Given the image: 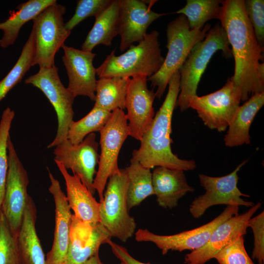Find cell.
<instances>
[{
  "mask_svg": "<svg viewBox=\"0 0 264 264\" xmlns=\"http://www.w3.org/2000/svg\"><path fill=\"white\" fill-rule=\"evenodd\" d=\"M128 178L125 169L108 179L100 202V223L112 237L126 242L135 233L136 223L129 213L127 196Z\"/></svg>",
  "mask_w": 264,
  "mask_h": 264,
  "instance_id": "obj_6",
  "label": "cell"
},
{
  "mask_svg": "<svg viewBox=\"0 0 264 264\" xmlns=\"http://www.w3.org/2000/svg\"><path fill=\"white\" fill-rule=\"evenodd\" d=\"M111 238L100 222L92 224L84 222L72 214L65 262L67 264H82L99 252L100 246L107 243Z\"/></svg>",
  "mask_w": 264,
  "mask_h": 264,
  "instance_id": "obj_19",
  "label": "cell"
},
{
  "mask_svg": "<svg viewBox=\"0 0 264 264\" xmlns=\"http://www.w3.org/2000/svg\"><path fill=\"white\" fill-rule=\"evenodd\" d=\"M241 101L240 90L228 78L220 89L193 98L189 107L197 111L206 126L222 132L226 130L232 121Z\"/></svg>",
  "mask_w": 264,
  "mask_h": 264,
  "instance_id": "obj_11",
  "label": "cell"
},
{
  "mask_svg": "<svg viewBox=\"0 0 264 264\" xmlns=\"http://www.w3.org/2000/svg\"><path fill=\"white\" fill-rule=\"evenodd\" d=\"M96 137L94 132L91 133L78 144H72L67 139L53 150L54 160L78 176L93 195L96 192L93 183L99 160V144Z\"/></svg>",
  "mask_w": 264,
  "mask_h": 264,
  "instance_id": "obj_14",
  "label": "cell"
},
{
  "mask_svg": "<svg viewBox=\"0 0 264 264\" xmlns=\"http://www.w3.org/2000/svg\"><path fill=\"white\" fill-rule=\"evenodd\" d=\"M99 132L101 154L93 186L98 193L100 202L103 200L108 179L120 171L118 155L124 142L130 136L128 120L123 110L117 109L113 111L108 122Z\"/></svg>",
  "mask_w": 264,
  "mask_h": 264,
  "instance_id": "obj_8",
  "label": "cell"
},
{
  "mask_svg": "<svg viewBox=\"0 0 264 264\" xmlns=\"http://www.w3.org/2000/svg\"><path fill=\"white\" fill-rule=\"evenodd\" d=\"M14 116V111L7 107L3 110L0 121V212L8 169L7 142Z\"/></svg>",
  "mask_w": 264,
  "mask_h": 264,
  "instance_id": "obj_32",
  "label": "cell"
},
{
  "mask_svg": "<svg viewBox=\"0 0 264 264\" xmlns=\"http://www.w3.org/2000/svg\"><path fill=\"white\" fill-rule=\"evenodd\" d=\"M51 185L48 190L52 194L55 205V225L51 249L46 257V264H61L65 262L69 241L72 214L67 198L59 181L48 168Z\"/></svg>",
  "mask_w": 264,
  "mask_h": 264,
  "instance_id": "obj_20",
  "label": "cell"
},
{
  "mask_svg": "<svg viewBox=\"0 0 264 264\" xmlns=\"http://www.w3.org/2000/svg\"><path fill=\"white\" fill-rule=\"evenodd\" d=\"M62 60L68 78L67 89L76 97L87 96L95 101L96 68L93 65L96 54L64 44Z\"/></svg>",
  "mask_w": 264,
  "mask_h": 264,
  "instance_id": "obj_18",
  "label": "cell"
},
{
  "mask_svg": "<svg viewBox=\"0 0 264 264\" xmlns=\"http://www.w3.org/2000/svg\"><path fill=\"white\" fill-rule=\"evenodd\" d=\"M35 53V40L32 29L21 55L14 66L0 81V102L8 92L20 83L32 66Z\"/></svg>",
  "mask_w": 264,
  "mask_h": 264,
  "instance_id": "obj_30",
  "label": "cell"
},
{
  "mask_svg": "<svg viewBox=\"0 0 264 264\" xmlns=\"http://www.w3.org/2000/svg\"><path fill=\"white\" fill-rule=\"evenodd\" d=\"M37 208L29 196L17 235L22 264H46V258L36 232Z\"/></svg>",
  "mask_w": 264,
  "mask_h": 264,
  "instance_id": "obj_23",
  "label": "cell"
},
{
  "mask_svg": "<svg viewBox=\"0 0 264 264\" xmlns=\"http://www.w3.org/2000/svg\"><path fill=\"white\" fill-rule=\"evenodd\" d=\"M24 83L40 89L56 111L58 120L57 133L47 148L55 147L67 139L69 128L73 121V104L75 97L63 85L55 65L39 69L38 72L28 77Z\"/></svg>",
  "mask_w": 264,
  "mask_h": 264,
  "instance_id": "obj_9",
  "label": "cell"
},
{
  "mask_svg": "<svg viewBox=\"0 0 264 264\" xmlns=\"http://www.w3.org/2000/svg\"><path fill=\"white\" fill-rule=\"evenodd\" d=\"M128 178L127 201L128 210L139 205L148 197L154 195L151 169L131 159L125 168Z\"/></svg>",
  "mask_w": 264,
  "mask_h": 264,
  "instance_id": "obj_28",
  "label": "cell"
},
{
  "mask_svg": "<svg viewBox=\"0 0 264 264\" xmlns=\"http://www.w3.org/2000/svg\"><path fill=\"white\" fill-rule=\"evenodd\" d=\"M168 86L165 99L140 141L139 148L133 151L131 159L150 169L164 167L184 171L193 170L196 168L194 160L179 158L171 149L172 116L180 91L178 71L172 76Z\"/></svg>",
  "mask_w": 264,
  "mask_h": 264,
  "instance_id": "obj_2",
  "label": "cell"
},
{
  "mask_svg": "<svg viewBox=\"0 0 264 264\" xmlns=\"http://www.w3.org/2000/svg\"><path fill=\"white\" fill-rule=\"evenodd\" d=\"M235 60L230 79L240 90L241 101L264 92V47L258 43L244 7L243 0L222 1L219 18Z\"/></svg>",
  "mask_w": 264,
  "mask_h": 264,
  "instance_id": "obj_1",
  "label": "cell"
},
{
  "mask_svg": "<svg viewBox=\"0 0 264 264\" xmlns=\"http://www.w3.org/2000/svg\"><path fill=\"white\" fill-rule=\"evenodd\" d=\"M264 105V92H262L252 95L242 106H239L224 136L225 146L234 147L250 144V126Z\"/></svg>",
  "mask_w": 264,
  "mask_h": 264,
  "instance_id": "obj_24",
  "label": "cell"
},
{
  "mask_svg": "<svg viewBox=\"0 0 264 264\" xmlns=\"http://www.w3.org/2000/svg\"><path fill=\"white\" fill-rule=\"evenodd\" d=\"M147 79L144 76L130 78L125 99L130 136L139 141L149 129L155 115L153 103L156 94L154 88H148Z\"/></svg>",
  "mask_w": 264,
  "mask_h": 264,
  "instance_id": "obj_15",
  "label": "cell"
},
{
  "mask_svg": "<svg viewBox=\"0 0 264 264\" xmlns=\"http://www.w3.org/2000/svg\"><path fill=\"white\" fill-rule=\"evenodd\" d=\"M130 78L103 77L97 80L94 106L112 112L125 109V99Z\"/></svg>",
  "mask_w": 264,
  "mask_h": 264,
  "instance_id": "obj_27",
  "label": "cell"
},
{
  "mask_svg": "<svg viewBox=\"0 0 264 264\" xmlns=\"http://www.w3.org/2000/svg\"><path fill=\"white\" fill-rule=\"evenodd\" d=\"M112 0H80L77 1L74 14L65 24L71 31L83 20L91 16L96 17L104 10Z\"/></svg>",
  "mask_w": 264,
  "mask_h": 264,
  "instance_id": "obj_34",
  "label": "cell"
},
{
  "mask_svg": "<svg viewBox=\"0 0 264 264\" xmlns=\"http://www.w3.org/2000/svg\"><path fill=\"white\" fill-rule=\"evenodd\" d=\"M211 28V24L206 23L200 29H191L186 17L181 14L168 24L167 55L160 69L147 79L154 89L157 88L156 97H162L172 76L179 70L192 48L204 39Z\"/></svg>",
  "mask_w": 264,
  "mask_h": 264,
  "instance_id": "obj_5",
  "label": "cell"
},
{
  "mask_svg": "<svg viewBox=\"0 0 264 264\" xmlns=\"http://www.w3.org/2000/svg\"><path fill=\"white\" fill-rule=\"evenodd\" d=\"M184 171L156 167L152 173V184L158 205L172 209L180 198L194 189L187 182Z\"/></svg>",
  "mask_w": 264,
  "mask_h": 264,
  "instance_id": "obj_22",
  "label": "cell"
},
{
  "mask_svg": "<svg viewBox=\"0 0 264 264\" xmlns=\"http://www.w3.org/2000/svg\"><path fill=\"white\" fill-rule=\"evenodd\" d=\"M119 34L120 50L128 49L134 43L144 39L150 25L164 14L153 11L144 0H119Z\"/></svg>",
  "mask_w": 264,
  "mask_h": 264,
  "instance_id": "obj_17",
  "label": "cell"
},
{
  "mask_svg": "<svg viewBox=\"0 0 264 264\" xmlns=\"http://www.w3.org/2000/svg\"><path fill=\"white\" fill-rule=\"evenodd\" d=\"M222 1L220 0H187L176 13L184 15L191 29H200L212 19L219 20Z\"/></svg>",
  "mask_w": 264,
  "mask_h": 264,
  "instance_id": "obj_29",
  "label": "cell"
},
{
  "mask_svg": "<svg viewBox=\"0 0 264 264\" xmlns=\"http://www.w3.org/2000/svg\"><path fill=\"white\" fill-rule=\"evenodd\" d=\"M248 227H251L254 235V248L252 258L259 264L264 263V212L263 211L248 222Z\"/></svg>",
  "mask_w": 264,
  "mask_h": 264,
  "instance_id": "obj_37",
  "label": "cell"
},
{
  "mask_svg": "<svg viewBox=\"0 0 264 264\" xmlns=\"http://www.w3.org/2000/svg\"><path fill=\"white\" fill-rule=\"evenodd\" d=\"M0 264H22L17 235L12 231L1 211L0 212Z\"/></svg>",
  "mask_w": 264,
  "mask_h": 264,
  "instance_id": "obj_33",
  "label": "cell"
},
{
  "mask_svg": "<svg viewBox=\"0 0 264 264\" xmlns=\"http://www.w3.org/2000/svg\"><path fill=\"white\" fill-rule=\"evenodd\" d=\"M213 258L220 264H254L245 250L243 236L223 248Z\"/></svg>",
  "mask_w": 264,
  "mask_h": 264,
  "instance_id": "obj_35",
  "label": "cell"
},
{
  "mask_svg": "<svg viewBox=\"0 0 264 264\" xmlns=\"http://www.w3.org/2000/svg\"><path fill=\"white\" fill-rule=\"evenodd\" d=\"M54 161L64 178L66 197L73 215L84 222L92 224L100 222V202L97 201L78 176L70 175L61 163Z\"/></svg>",
  "mask_w": 264,
  "mask_h": 264,
  "instance_id": "obj_21",
  "label": "cell"
},
{
  "mask_svg": "<svg viewBox=\"0 0 264 264\" xmlns=\"http://www.w3.org/2000/svg\"><path fill=\"white\" fill-rule=\"evenodd\" d=\"M56 1V0H29L19 5L16 11L10 12L8 18L0 23V30L3 32L0 40V46L6 48L13 44L22 27Z\"/></svg>",
  "mask_w": 264,
  "mask_h": 264,
  "instance_id": "obj_26",
  "label": "cell"
},
{
  "mask_svg": "<svg viewBox=\"0 0 264 264\" xmlns=\"http://www.w3.org/2000/svg\"><path fill=\"white\" fill-rule=\"evenodd\" d=\"M61 264H67L65 262H64V263Z\"/></svg>",
  "mask_w": 264,
  "mask_h": 264,
  "instance_id": "obj_40",
  "label": "cell"
},
{
  "mask_svg": "<svg viewBox=\"0 0 264 264\" xmlns=\"http://www.w3.org/2000/svg\"><path fill=\"white\" fill-rule=\"evenodd\" d=\"M119 0H112L110 5L95 17L92 28L82 46V50L92 52L99 44H112L113 38L119 34Z\"/></svg>",
  "mask_w": 264,
  "mask_h": 264,
  "instance_id": "obj_25",
  "label": "cell"
},
{
  "mask_svg": "<svg viewBox=\"0 0 264 264\" xmlns=\"http://www.w3.org/2000/svg\"><path fill=\"white\" fill-rule=\"evenodd\" d=\"M120 264H124L122 262H121Z\"/></svg>",
  "mask_w": 264,
  "mask_h": 264,
  "instance_id": "obj_41",
  "label": "cell"
},
{
  "mask_svg": "<svg viewBox=\"0 0 264 264\" xmlns=\"http://www.w3.org/2000/svg\"><path fill=\"white\" fill-rule=\"evenodd\" d=\"M158 36V31L154 30L137 45H132L119 56L115 55V49L113 50L96 68V75L99 78L152 76L160 69L164 60Z\"/></svg>",
  "mask_w": 264,
  "mask_h": 264,
  "instance_id": "obj_3",
  "label": "cell"
},
{
  "mask_svg": "<svg viewBox=\"0 0 264 264\" xmlns=\"http://www.w3.org/2000/svg\"><path fill=\"white\" fill-rule=\"evenodd\" d=\"M244 7L256 39L264 47V0H244Z\"/></svg>",
  "mask_w": 264,
  "mask_h": 264,
  "instance_id": "obj_36",
  "label": "cell"
},
{
  "mask_svg": "<svg viewBox=\"0 0 264 264\" xmlns=\"http://www.w3.org/2000/svg\"><path fill=\"white\" fill-rule=\"evenodd\" d=\"M66 10L64 6L56 1L32 20L35 40L32 66L37 65L42 69L55 66V55L71 33L64 22Z\"/></svg>",
  "mask_w": 264,
  "mask_h": 264,
  "instance_id": "obj_7",
  "label": "cell"
},
{
  "mask_svg": "<svg viewBox=\"0 0 264 264\" xmlns=\"http://www.w3.org/2000/svg\"><path fill=\"white\" fill-rule=\"evenodd\" d=\"M261 205L259 202L246 212L233 216L219 224L203 246L186 255L185 264H204L223 248L245 235L249 220Z\"/></svg>",
  "mask_w": 264,
  "mask_h": 264,
  "instance_id": "obj_16",
  "label": "cell"
},
{
  "mask_svg": "<svg viewBox=\"0 0 264 264\" xmlns=\"http://www.w3.org/2000/svg\"><path fill=\"white\" fill-rule=\"evenodd\" d=\"M239 206L227 205L223 212L211 221L192 230L171 235H159L146 229L135 232V239L139 242H151L161 249L163 255L169 251H193L203 246L213 230L229 218L239 214Z\"/></svg>",
  "mask_w": 264,
  "mask_h": 264,
  "instance_id": "obj_13",
  "label": "cell"
},
{
  "mask_svg": "<svg viewBox=\"0 0 264 264\" xmlns=\"http://www.w3.org/2000/svg\"><path fill=\"white\" fill-rule=\"evenodd\" d=\"M247 161H243L232 172L224 176L213 177L199 175L200 184L205 193L196 198L190 205L189 211L193 218H200L207 209L216 205H235L247 207L254 205L253 202L242 198L250 196L242 193L237 186L239 179L238 173Z\"/></svg>",
  "mask_w": 264,
  "mask_h": 264,
  "instance_id": "obj_10",
  "label": "cell"
},
{
  "mask_svg": "<svg viewBox=\"0 0 264 264\" xmlns=\"http://www.w3.org/2000/svg\"><path fill=\"white\" fill-rule=\"evenodd\" d=\"M82 264H103L99 256V252L96 253L93 256L90 257L85 262Z\"/></svg>",
  "mask_w": 264,
  "mask_h": 264,
  "instance_id": "obj_39",
  "label": "cell"
},
{
  "mask_svg": "<svg viewBox=\"0 0 264 264\" xmlns=\"http://www.w3.org/2000/svg\"><path fill=\"white\" fill-rule=\"evenodd\" d=\"M8 169L0 211L12 231L18 235L29 197V183L26 170L16 152L10 136L7 142Z\"/></svg>",
  "mask_w": 264,
  "mask_h": 264,
  "instance_id": "obj_12",
  "label": "cell"
},
{
  "mask_svg": "<svg viewBox=\"0 0 264 264\" xmlns=\"http://www.w3.org/2000/svg\"><path fill=\"white\" fill-rule=\"evenodd\" d=\"M111 112L94 106L84 117L71 123L67 139L72 144H78L88 134L99 132L108 122Z\"/></svg>",
  "mask_w": 264,
  "mask_h": 264,
  "instance_id": "obj_31",
  "label": "cell"
},
{
  "mask_svg": "<svg viewBox=\"0 0 264 264\" xmlns=\"http://www.w3.org/2000/svg\"><path fill=\"white\" fill-rule=\"evenodd\" d=\"M107 243L110 245L113 254L124 264H151L135 259L130 254L125 247L115 243L111 239L109 240Z\"/></svg>",
  "mask_w": 264,
  "mask_h": 264,
  "instance_id": "obj_38",
  "label": "cell"
},
{
  "mask_svg": "<svg viewBox=\"0 0 264 264\" xmlns=\"http://www.w3.org/2000/svg\"><path fill=\"white\" fill-rule=\"evenodd\" d=\"M219 50L226 58L232 54L225 31L220 25L216 24L209 29L204 39L194 46L178 70L180 91L176 106L181 112L190 108L191 101L197 96L201 77L210 59Z\"/></svg>",
  "mask_w": 264,
  "mask_h": 264,
  "instance_id": "obj_4",
  "label": "cell"
}]
</instances>
